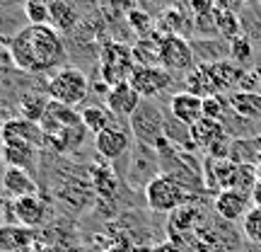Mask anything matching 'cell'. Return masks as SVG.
Returning <instances> with one entry per match:
<instances>
[{"mask_svg": "<svg viewBox=\"0 0 261 252\" xmlns=\"http://www.w3.org/2000/svg\"><path fill=\"white\" fill-rule=\"evenodd\" d=\"M94 148H97V153L102 158L116 160L130 148V136L119 126H109L107 131L94 136Z\"/></svg>", "mask_w": 261, "mask_h": 252, "instance_id": "cell-14", "label": "cell"}, {"mask_svg": "<svg viewBox=\"0 0 261 252\" xmlns=\"http://www.w3.org/2000/svg\"><path fill=\"white\" fill-rule=\"evenodd\" d=\"M128 124L136 141L148 148H158V143L165 139V112L155 100H143Z\"/></svg>", "mask_w": 261, "mask_h": 252, "instance_id": "cell-2", "label": "cell"}, {"mask_svg": "<svg viewBox=\"0 0 261 252\" xmlns=\"http://www.w3.org/2000/svg\"><path fill=\"white\" fill-rule=\"evenodd\" d=\"M10 214L15 216V223L24 225V228H37V225L44 223L46 218V206L44 201L34 196H22V199H12L10 204Z\"/></svg>", "mask_w": 261, "mask_h": 252, "instance_id": "cell-13", "label": "cell"}, {"mask_svg": "<svg viewBox=\"0 0 261 252\" xmlns=\"http://www.w3.org/2000/svg\"><path fill=\"white\" fill-rule=\"evenodd\" d=\"M0 139L3 143H19V146H32L39 148L44 141V131L29 119H8L0 126Z\"/></svg>", "mask_w": 261, "mask_h": 252, "instance_id": "cell-9", "label": "cell"}, {"mask_svg": "<svg viewBox=\"0 0 261 252\" xmlns=\"http://www.w3.org/2000/svg\"><path fill=\"white\" fill-rule=\"evenodd\" d=\"M155 252H181L174 243H165V245H160V247H155Z\"/></svg>", "mask_w": 261, "mask_h": 252, "instance_id": "cell-37", "label": "cell"}, {"mask_svg": "<svg viewBox=\"0 0 261 252\" xmlns=\"http://www.w3.org/2000/svg\"><path fill=\"white\" fill-rule=\"evenodd\" d=\"M191 49H194V58H198L201 65L220 63L230 54V47L227 44H218L215 39H198L196 44H191Z\"/></svg>", "mask_w": 261, "mask_h": 252, "instance_id": "cell-20", "label": "cell"}, {"mask_svg": "<svg viewBox=\"0 0 261 252\" xmlns=\"http://www.w3.org/2000/svg\"><path fill=\"white\" fill-rule=\"evenodd\" d=\"M136 56L123 44H107L102 49V78L104 83L114 87L119 83H128L130 73L136 71Z\"/></svg>", "mask_w": 261, "mask_h": 252, "instance_id": "cell-5", "label": "cell"}, {"mask_svg": "<svg viewBox=\"0 0 261 252\" xmlns=\"http://www.w3.org/2000/svg\"><path fill=\"white\" fill-rule=\"evenodd\" d=\"M252 204L261 206V179L256 182V187H254V192H252Z\"/></svg>", "mask_w": 261, "mask_h": 252, "instance_id": "cell-36", "label": "cell"}, {"mask_svg": "<svg viewBox=\"0 0 261 252\" xmlns=\"http://www.w3.org/2000/svg\"><path fill=\"white\" fill-rule=\"evenodd\" d=\"M80 117H83L85 131H90L94 136L112 126V112H109L107 107H87Z\"/></svg>", "mask_w": 261, "mask_h": 252, "instance_id": "cell-26", "label": "cell"}, {"mask_svg": "<svg viewBox=\"0 0 261 252\" xmlns=\"http://www.w3.org/2000/svg\"><path fill=\"white\" fill-rule=\"evenodd\" d=\"M10 58L24 73H46L63 63V39L51 25H27L10 39Z\"/></svg>", "mask_w": 261, "mask_h": 252, "instance_id": "cell-1", "label": "cell"}, {"mask_svg": "<svg viewBox=\"0 0 261 252\" xmlns=\"http://www.w3.org/2000/svg\"><path fill=\"white\" fill-rule=\"evenodd\" d=\"M244 235L254 245H261V206H252L249 214L244 216Z\"/></svg>", "mask_w": 261, "mask_h": 252, "instance_id": "cell-31", "label": "cell"}, {"mask_svg": "<svg viewBox=\"0 0 261 252\" xmlns=\"http://www.w3.org/2000/svg\"><path fill=\"white\" fill-rule=\"evenodd\" d=\"M249 204H252V194H244L240 189H223V192H218L213 201L215 214L225 221H237V218L247 216L252 209Z\"/></svg>", "mask_w": 261, "mask_h": 252, "instance_id": "cell-10", "label": "cell"}, {"mask_svg": "<svg viewBox=\"0 0 261 252\" xmlns=\"http://www.w3.org/2000/svg\"><path fill=\"white\" fill-rule=\"evenodd\" d=\"M223 136H227L223 129V124L215 122V119H201V122H196L194 126H191V139H194V146L196 148H203L208 150L213 143H218V141L223 139Z\"/></svg>", "mask_w": 261, "mask_h": 252, "instance_id": "cell-19", "label": "cell"}, {"mask_svg": "<svg viewBox=\"0 0 261 252\" xmlns=\"http://www.w3.org/2000/svg\"><path fill=\"white\" fill-rule=\"evenodd\" d=\"M240 93L261 95V65L259 68H252V71H244L242 83H240Z\"/></svg>", "mask_w": 261, "mask_h": 252, "instance_id": "cell-33", "label": "cell"}, {"mask_svg": "<svg viewBox=\"0 0 261 252\" xmlns=\"http://www.w3.org/2000/svg\"><path fill=\"white\" fill-rule=\"evenodd\" d=\"M37 148L32 146H19V143H3V160L8 163V168H22L29 170L34 163Z\"/></svg>", "mask_w": 261, "mask_h": 252, "instance_id": "cell-24", "label": "cell"}, {"mask_svg": "<svg viewBox=\"0 0 261 252\" xmlns=\"http://www.w3.org/2000/svg\"><path fill=\"white\" fill-rule=\"evenodd\" d=\"M5 47H10V39L5 37L3 32H0V49H5Z\"/></svg>", "mask_w": 261, "mask_h": 252, "instance_id": "cell-38", "label": "cell"}, {"mask_svg": "<svg viewBox=\"0 0 261 252\" xmlns=\"http://www.w3.org/2000/svg\"><path fill=\"white\" fill-rule=\"evenodd\" d=\"M259 3H261V0H259Z\"/></svg>", "mask_w": 261, "mask_h": 252, "instance_id": "cell-43", "label": "cell"}, {"mask_svg": "<svg viewBox=\"0 0 261 252\" xmlns=\"http://www.w3.org/2000/svg\"><path fill=\"white\" fill-rule=\"evenodd\" d=\"M254 143H256V148H259V153H261V136H256V139H254Z\"/></svg>", "mask_w": 261, "mask_h": 252, "instance_id": "cell-39", "label": "cell"}, {"mask_svg": "<svg viewBox=\"0 0 261 252\" xmlns=\"http://www.w3.org/2000/svg\"><path fill=\"white\" fill-rule=\"evenodd\" d=\"M143 102V97H140L128 83H119L109 87V93H107V109L114 114V117H126L130 119L133 112L140 107Z\"/></svg>", "mask_w": 261, "mask_h": 252, "instance_id": "cell-12", "label": "cell"}, {"mask_svg": "<svg viewBox=\"0 0 261 252\" xmlns=\"http://www.w3.org/2000/svg\"><path fill=\"white\" fill-rule=\"evenodd\" d=\"M189 5L194 10V17H201V15H211L215 10L213 0H189Z\"/></svg>", "mask_w": 261, "mask_h": 252, "instance_id": "cell-35", "label": "cell"}, {"mask_svg": "<svg viewBox=\"0 0 261 252\" xmlns=\"http://www.w3.org/2000/svg\"><path fill=\"white\" fill-rule=\"evenodd\" d=\"M126 17H128V25H130V29H133V32H136V34H138V37H143V39H148L150 34H152V32H155V29H158V22H155V19L150 17L148 12H143V10H130L128 15H126Z\"/></svg>", "mask_w": 261, "mask_h": 252, "instance_id": "cell-29", "label": "cell"}, {"mask_svg": "<svg viewBox=\"0 0 261 252\" xmlns=\"http://www.w3.org/2000/svg\"><path fill=\"white\" fill-rule=\"evenodd\" d=\"M187 17L179 8H167L158 19V34L160 37H184L187 29Z\"/></svg>", "mask_w": 261, "mask_h": 252, "instance_id": "cell-23", "label": "cell"}, {"mask_svg": "<svg viewBox=\"0 0 261 252\" xmlns=\"http://www.w3.org/2000/svg\"><path fill=\"white\" fill-rule=\"evenodd\" d=\"M87 90H90V83H87V75L77 68H61L46 85L48 100L61 104H68V107H75L87 100Z\"/></svg>", "mask_w": 261, "mask_h": 252, "instance_id": "cell-3", "label": "cell"}, {"mask_svg": "<svg viewBox=\"0 0 261 252\" xmlns=\"http://www.w3.org/2000/svg\"><path fill=\"white\" fill-rule=\"evenodd\" d=\"M230 58L237 61V63H244V61H249L252 58V41L247 37H234L230 41Z\"/></svg>", "mask_w": 261, "mask_h": 252, "instance_id": "cell-32", "label": "cell"}, {"mask_svg": "<svg viewBox=\"0 0 261 252\" xmlns=\"http://www.w3.org/2000/svg\"><path fill=\"white\" fill-rule=\"evenodd\" d=\"M259 179H261V163H259Z\"/></svg>", "mask_w": 261, "mask_h": 252, "instance_id": "cell-41", "label": "cell"}, {"mask_svg": "<svg viewBox=\"0 0 261 252\" xmlns=\"http://www.w3.org/2000/svg\"><path fill=\"white\" fill-rule=\"evenodd\" d=\"M158 61L165 71L194 68V49L184 37H162L158 44Z\"/></svg>", "mask_w": 261, "mask_h": 252, "instance_id": "cell-6", "label": "cell"}, {"mask_svg": "<svg viewBox=\"0 0 261 252\" xmlns=\"http://www.w3.org/2000/svg\"><path fill=\"white\" fill-rule=\"evenodd\" d=\"M169 114L174 119H179L181 124L194 126L196 122L203 119V97H198L194 93H187V90L172 95V100H169Z\"/></svg>", "mask_w": 261, "mask_h": 252, "instance_id": "cell-11", "label": "cell"}, {"mask_svg": "<svg viewBox=\"0 0 261 252\" xmlns=\"http://www.w3.org/2000/svg\"><path fill=\"white\" fill-rule=\"evenodd\" d=\"M83 126V117L75 112V107H68V104L54 102L48 100L46 114L41 119V131H56V129H77Z\"/></svg>", "mask_w": 261, "mask_h": 252, "instance_id": "cell-15", "label": "cell"}, {"mask_svg": "<svg viewBox=\"0 0 261 252\" xmlns=\"http://www.w3.org/2000/svg\"><path fill=\"white\" fill-rule=\"evenodd\" d=\"M3 189H5L12 199L34 196L39 192L37 182L29 175V170H22V168H5V172H3Z\"/></svg>", "mask_w": 261, "mask_h": 252, "instance_id": "cell-16", "label": "cell"}, {"mask_svg": "<svg viewBox=\"0 0 261 252\" xmlns=\"http://www.w3.org/2000/svg\"><path fill=\"white\" fill-rule=\"evenodd\" d=\"M97 175H99V177H97V187H99V192L109 196L114 192V187H116V179H114V175L109 172V170H99Z\"/></svg>", "mask_w": 261, "mask_h": 252, "instance_id": "cell-34", "label": "cell"}, {"mask_svg": "<svg viewBox=\"0 0 261 252\" xmlns=\"http://www.w3.org/2000/svg\"><path fill=\"white\" fill-rule=\"evenodd\" d=\"M32 240H34L32 228L17 223H8L0 228V252H27Z\"/></svg>", "mask_w": 261, "mask_h": 252, "instance_id": "cell-17", "label": "cell"}, {"mask_svg": "<svg viewBox=\"0 0 261 252\" xmlns=\"http://www.w3.org/2000/svg\"><path fill=\"white\" fill-rule=\"evenodd\" d=\"M10 3H15V0H0V5H10Z\"/></svg>", "mask_w": 261, "mask_h": 252, "instance_id": "cell-40", "label": "cell"}, {"mask_svg": "<svg viewBox=\"0 0 261 252\" xmlns=\"http://www.w3.org/2000/svg\"><path fill=\"white\" fill-rule=\"evenodd\" d=\"M242 3H254V0H242Z\"/></svg>", "mask_w": 261, "mask_h": 252, "instance_id": "cell-42", "label": "cell"}, {"mask_svg": "<svg viewBox=\"0 0 261 252\" xmlns=\"http://www.w3.org/2000/svg\"><path fill=\"white\" fill-rule=\"evenodd\" d=\"M215 27L225 39L232 41L234 37H240V19L234 15V10L225 3H215Z\"/></svg>", "mask_w": 261, "mask_h": 252, "instance_id": "cell-25", "label": "cell"}, {"mask_svg": "<svg viewBox=\"0 0 261 252\" xmlns=\"http://www.w3.org/2000/svg\"><path fill=\"white\" fill-rule=\"evenodd\" d=\"M29 25H51V0H22Z\"/></svg>", "mask_w": 261, "mask_h": 252, "instance_id": "cell-28", "label": "cell"}, {"mask_svg": "<svg viewBox=\"0 0 261 252\" xmlns=\"http://www.w3.org/2000/svg\"><path fill=\"white\" fill-rule=\"evenodd\" d=\"M77 10L68 0H51V27L56 32H70L77 25Z\"/></svg>", "mask_w": 261, "mask_h": 252, "instance_id": "cell-22", "label": "cell"}, {"mask_svg": "<svg viewBox=\"0 0 261 252\" xmlns=\"http://www.w3.org/2000/svg\"><path fill=\"white\" fill-rule=\"evenodd\" d=\"M48 100L41 97V95H24L19 100V112H22V119H29V122H41L44 114H46Z\"/></svg>", "mask_w": 261, "mask_h": 252, "instance_id": "cell-27", "label": "cell"}, {"mask_svg": "<svg viewBox=\"0 0 261 252\" xmlns=\"http://www.w3.org/2000/svg\"><path fill=\"white\" fill-rule=\"evenodd\" d=\"M230 109L227 104V95H211V97H203V117L205 119H215L220 122Z\"/></svg>", "mask_w": 261, "mask_h": 252, "instance_id": "cell-30", "label": "cell"}, {"mask_svg": "<svg viewBox=\"0 0 261 252\" xmlns=\"http://www.w3.org/2000/svg\"><path fill=\"white\" fill-rule=\"evenodd\" d=\"M187 189L181 187L179 182H174L167 175H160L145 187V201L152 211L167 214V211H179L181 206L187 204Z\"/></svg>", "mask_w": 261, "mask_h": 252, "instance_id": "cell-4", "label": "cell"}, {"mask_svg": "<svg viewBox=\"0 0 261 252\" xmlns=\"http://www.w3.org/2000/svg\"><path fill=\"white\" fill-rule=\"evenodd\" d=\"M227 104L234 114H240L247 122H261V95L234 90L227 95Z\"/></svg>", "mask_w": 261, "mask_h": 252, "instance_id": "cell-18", "label": "cell"}, {"mask_svg": "<svg viewBox=\"0 0 261 252\" xmlns=\"http://www.w3.org/2000/svg\"><path fill=\"white\" fill-rule=\"evenodd\" d=\"M160 155L155 148H148L138 143L136 148V155L130 160V168H128V185L130 187H148L150 182L155 177H160Z\"/></svg>", "mask_w": 261, "mask_h": 252, "instance_id": "cell-8", "label": "cell"}, {"mask_svg": "<svg viewBox=\"0 0 261 252\" xmlns=\"http://www.w3.org/2000/svg\"><path fill=\"white\" fill-rule=\"evenodd\" d=\"M165 139L179 150H194V139H191V126L181 124L179 119H174L172 114L165 117Z\"/></svg>", "mask_w": 261, "mask_h": 252, "instance_id": "cell-21", "label": "cell"}, {"mask_svg": "<svg viewBox=\"0 0 261 252\" xmlns=\"http://www.w3.org/2000/svg\"><path fill=\"white\" fill-rule=\"evenodd\" d=\"M169 83H172L169 71L158 68V65H136V71H133L128 78V85L143 97V100L158 97L160 93L167 90Z\"/></svg>", "mask_w": 261, "mask_h": 252, "instance_id": "cell-7", "label": "cell"}]
</instances>
